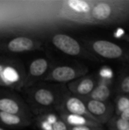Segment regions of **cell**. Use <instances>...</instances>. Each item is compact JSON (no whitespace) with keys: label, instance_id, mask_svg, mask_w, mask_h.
<instances>
[{"label":"cell","instance_id":"25","mask_svg":"<svg viewBox=\"0 0 129 130\" xmlns=\"http://www.w3.org/2000/svg\"><path fill=\"white\" fill-rule=\"evenodd\" d=\"M56 118L55 117H53V116H49V123L50 124V123H52V124H55L56 123Z\"/></svg>","mask_w":129,"mask_h":130},{"label":"cell","instance_id":"2","mask_svg":"<svg viewBox=\"0 0 129 130\" xmlns=\"http://www.w3.org/2000/svg\"><path fill=\"white\" fill-rule=\"evenodd\" d=\"M94 50L100 56L106 59H118L122 56V49L107 40H97L93 44Z\"/></svg>","mask_w":129,"mask_h":130},{"label":"cell","instance_id":"13","mask_svg":"<svg viewBox=\"0 0 129 130\" xmlns=\"http://www.w3.org/2000/svg\"><path fill=\"white\" fill-rule=\"evenodd\" d=\"M94 87V82L90 78H85L80 82L77 88V91L80 94L84 95L90 93Z\"/></svg>","mask_w":129,"mask_h":130},{"label":"cell","instance_id":"9","mask_svg":"<svg viewBox=\"0 0 129 130\" xmlns=\"http://www.w3.org/2000/svg\"><path fill=\"white\" fill-rule=\"evenodd\" d=\"M19 106L18 104L13 100L8 99V98H2L0 99V111L14 114L18 113L19 111Z\"/></svg>","mask_w":129,"mask_h":130},{"label":"cell","instance_id":"4","mask_svg":"<svg viewBox=\"0 0 129 130\" xmlns=\"http://www.w3.org/2000/svg\"><path fill=\"white\" fill-rule=\"evenodd\" d=\"M52 78L57 82H68L76 76L75 71L69 66H59L56 68L52 73Z\"/></svg>","mask_w":129,"mask_h":130},{"label":"cell","instance_id":"11","mask_svg":"<svg viewBox=\"0 0 129 130\" xmlns=\"http://www.w3.org/2000/svg\"><path fill=\"white\" fill-rule=\"evenodd\" d=\"M87 110L94 115L101 116L106 112V106L104 103L95 100H91L87 103Z\"/></svg>","mask_w":129,"mask_h":130},{"label":"cell","instance_id":"19","mask_svg":"<svg viewBox=\"0 0 129 130\" xmlns=\"http://www.w3.org/2000/svg\"><path fill=\"white\" fill-rule=\"evenodd\" d=\"M121 89L125 93H129V76L125 77L122 82Z\"/></svg>","mask_w":129,"mask_h":130},{"label":"cell","instance_id":"7","mask_svg":"<svg viewBox=\"0 0 129 130\" xmlns=\"http://www.w3.org/2000/svg\"><path fill=\"white\" fill-rule=\"evenodd\" d=\"M48 68V62L44 59H37L34 60L30 66V73L33 76L42 75Z\"/></svg>","mask_w":129,"mask_h":130},{"label":"cell","instance_id":"17","mask_svg":"<svg viewBox=\"0 0 129 130\" xmlns=\"http://www.w3.org/2000/svg\"><path fill=\"white\" fill-rule=\"evenodd\" d=\"M68 121L69 123L78 126H84L86 123V120L81 116H76V115H71L68 118Z\"/></svg>","mask_w":129,"mask_h":130},{"label":"cell","instance_id":"3","mask_svg":"<svg viewBox=\"0 0 129 130\" xmlns=\"http://www.w3.org/2000/svg\"><path fill=\"white\" fill-rule=\"evenodd\" d=\"M33 47V42L25 37H19L11 40L8 44L9 50L14 53H21L30 50Z\"/></svg>","mask_w":129,"mask_h":130},{"label":"cell","instance_id":"22","mask_svg":"<svg viewBox=\"0 0 129 130\" xmlns=\"http://www.w3.org/2000/svg\"><path fill=\"white\" fill-rule=\"evenodd\" d=\"M121 117L120 119L125 120V121H129V108L124 110L122 113H121Z\"/></svg>","mask_w":129,"mask_h":130},{"label":"cell","instance_id":"6","mask_svg":"<svg viewBox=\"0 0 129 130\" xmlns=\"http://www.w3.org/2000/svg\"><path fill=\"white\" fill-rule=\"evenodd\" d=\"M66 108L72 115L81 116L87 112L84 104L77 98H71L66 101Z\"/></svg>","mask_w":129,"mask_h":130},{"label":"cell","instance_id":"27","mask_svg":"<svg viewBox=\"0 0 129 130\" xmlns=\"http://www.w3.org/2000/svg\"><path fill=\"white\" fill-rule=\"evenodd\" d=\"M0 130H4L3 129H2V128H0Z\"/></svg>","mask_w":129,"mask_h":130},{"label":"cell","instance_id":"21","mask_svg":"<svg viewBox=\"0 0 129 130\" xmlns=\"http://www.w3.org/2000/svg\"><path fill=\"white\" fill-rule=\"evenodd\" d=\"M100 75L104 78H111L113 76V74L110 69L107 68H104L100 71Z\"/></svg>","mask_w":129,"mask_h":130},{"label":"cell","instance_id":"1","mask_svg":"<svg viewBox=\"0 0 129 130\" xmlns=\"http://www.w3.org/2000/svg\"><path fill=\"white\" fill-rule=\"evenodd\" d=\"M52 43L61 51L70 56L78 55L81 52V46L78 41L65 34L55 35L52 37Z\"/></svg>","mask_w":129,"mask_h":130},{"label":"cell","instance_id":"10","mask_svg":"<svg viewBox=\"0 0 129 130\" xmlns=\"http://www.w3.org/2000/svg\"><path fill=\"white\" fill-rule=\"evenodd\" d=\"M109 95H110L109 88L104 85H101L97 87L93 91L91 98H93L92 100L103 102V101H106L109 97Z\"/></svg>","mask_w":129,"mask_h":130},{"label":"cell","instance_id":"24","mask_svg":"<svg viewBox=\"0 0 129 130\" xmlns=\"http://www.w3.org/2000/svg\"><path fill=\"white\" fill-rule=\"evenodd\" d=\"M43 127L44 128L45 130H52V126L48 123V122H44L43 124Z\"/></svg>","mask_w":129,"mask_h":130},{"label":"cell","instance_id":"5","mask_svg":"<svg viewBox=\"0 0 129 130\" xmlns=\"http://www.w3.org/2000/svg\"><path fill=\"white\" fill-rule=\"evenodd\" d=\"M113 9L109 4L106 2H100L96 5L92 10V16L99 21H104L109 18L111 14Z\"/></svg>","mask_w":129,"mask_h":130},{"label":"cell","instance_id":"18","mask_svg":"<svg viewBox=\"0 0 129 130\" xmlns=\"http://www.w3.org/2000/svg\"><path fill=\"white\" fill-rule=\"evenodd\" d=\"M116 128L118 130H129V121L119 119L116 121Z\"/></svg>","mask_w":129,"mask_h":130},{"label":"cell","instance_id":"23","mask_svg":"<svg viewBox=\"0 0 129 130\" xmlns=\"http://www.w3.org/2000/svg\"><path fill=\"white\" fill-rule=\"evenodd\" d=\"M72 130H90V129L86 126H75Z\"/></svg>","mask_w":129,"mask_h":130},{"label":"cell","instance_id":"20","mask_svg":"<svg viewBox=\"0 0 129 130\" xmlns=\"http://www.w3.org/2000/svg\"><path fill=\"white\" fill-rule=\"evenodd\" d=\"M53 130H67L66 125L62 121H57L52 126Z\"/></svg>","mask_w":129,"mask_h":130},{"label":"cell","instance_id":"26","mask_svg":"<svg viewBox=\"0 0 129 130\" xmlns=\"http://www.w3.org/2000/svg\"><path fill=\"white\" fill-rule=\"evenodd\" d=\"M124 34V31H123L122 30H121V29H120V30H118V33H117L116 35V37H121V35H122V34Z\"/></svg>","mask_w":129,"mask_h":130},{"label":"cell","instance_id":"8","mask_svg":"<svg viewBox=\"0 0 129 130\" xmlns=\"http://www.w3.org/2000/svg\"><path fill=\"white\" fill-rule=\"evenodd\" d=\"M35 100L40 104L44 106L50 105L54 101V96L52 92L46 89H40L36 91L34 95Z\"/></svg>","mask_w":129,"mask_h":130},{"label":"cell","instance_id":"15","mask_svg":"<svg viewBox=\"0 0 129 130\" xmlns=\"http://www.w3.org/2000/svg\"><path fill=\"white\" fill-rule=\"evenodd\" d=\"M3 77L9 82H17L18 79V75L16 71L11 68H7L3 72Z\"/></svg>","mask_w":129,"mask_h":130},{"label":"cell","instance_id":"16","mask_svg":"<svg viewBox=\"0 0 129 130\" xmlns=\"http://www.w3.org/2000/svg\"><path fill=\"white\" fill-rule=\"evenodd\" d=\"M129 108V98L122 97L121 98L117 103V110L119 113H122L124 110Z\"/></svg>","mask_w":129,"mask_h":130},{"label":"cell","instance_id":"14","mask_svg":"<svg viewBox=\"0 0 129 130\" xmlns=\"http://www.w3.org/2000/svg\"><path fill=\"white\" fill-rule=\"evenodd\" d=\"M0 120L2 123L8 126H15L21 123V119L17 115L4 112H0Z\"/></svg>","mask_w":129,"mask_h":130},{"label":"cell","instance_id":"12","mask_svg":"<svg viewBox=\"0 0 129 130\" xmlns=\"http://www.w3.org/2000/svg\"><path fill=\"white\" fill-rule=\"evenodd\" d=\"M68 5L72 10L79 13H87L90 11V5L83 0H69Z\"/></svg>","mask_w":129,"mask_h":130}]
</instances>
